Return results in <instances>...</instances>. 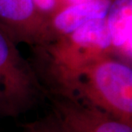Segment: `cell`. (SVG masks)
I'll return each instance as SVG.
<instances>
[{
    "label": "cell",
    "mask_w": 132,
    "mask_h": 132,
    "mask_svg": "<svg viewBox=\"0 0 132 132\" xmlns=\"http://www.w3.org/2000/svg\"><path fill=\"white\" fill-rule=\"evenodd\" d=\"M57 94L88 103L132 125V70L113 56L82 69Z\"/></svg>",
    "instance_id": "cell-1"
},
{
    "label": "cell",
    "mask_w": 132,
    "mask_h": 132,
    "mask_svg": "<svg viewBox=\"0 0 132 132\" xmlns=\"http://www.w3.org/2000/svg\"><path fill=\"white\" fill-rule=\"evenodd\" d=\"M52 72L60 91L79 71L102 57L113 56L105 18L91 21L46 46Z\"/></svg>",
    "instance_id": "cell-2"
},
{
    "label": "cell",
    "mask_w": 132,
    "mask_h": 132,
    "mask_svg": "<svg viewBox=\"0 0 132 132\" xmlns=\"http://www.w3.org/2000/svg\"><path fill=\"white\" fill-rule=\"evenodd\" d=\"M41 94L33 70L0 27V115L16 117L33 107Z\"/></svg>",
    "instance_id": "cell-3"
},
{
    "label": "cell",
    "mask_w": 132,
    "mask_h": 132,
    "mask_svg": "<svg viewBox=\"0 0 132 132\" xmlns=\"http://www.w3.org/2000/svg\"><path fill=\"white\" fill-rule=\"evenodd\" d=\"M53 116L68 132H132V125L70 96L52 99Z\"/></svg>",
    "instance_id": "cell-4"
},
{
    "label": "cell",
    "mask_w": 132,
    "mask_h": 132,
    "mask_svg": "<svg viewBox=\"0 0 132 132\" xmlns=\"http://www.w3.org/2000/svg\"><path fill=\"white\" fill-rule=\"evenodd\" d=\"M0 27L14 40L42 46L51 41L49 20L34 0H0Z\"/></svg>",
    "instance_id": "cell-5"
},
{
    "label": "cell",
    "mask_w": 132,
    "mask_h": 132,
    "mask_svg": "<svg viewBox=\"0 0 132 132\" xmlns=\"http://www.w3.org/2000/svg\"><path fill=\"white\" fill-rule=\"evenodd\" d=\"M112 2V0H90L62 7L49 19L50 43L91 21L104 19Z\"/></svg>",
    "instance_id": "cell-6"
},
{
    "label": "cell",
    "mask_w": 132,
    "mask_h": 132,
    "mask_svg": "<svg viewBox=\"0 0 132 132\" xmlns=\"http://www.w3.org/2000/svg\"><path fill=\"white\" fill-rule=\"evenodd\" d=\"M105 22L114 54L131 57L132 0H112Z\"/></svg>",
    "instance_id": "cell-7"
},
{
    "label": "cell",
    "mask_w": 132,
    "mask_h": 132,
    "mask_svg": "<svg viewBox=\"0 0 132 132\" xmlns=\"http://www.w3.org/2000/svg\"><path fill=\"white\" fill-rule=\"evenodd\" d=\"M23 132H68L56 118L48 116L24 125Z\"/></svg>",
    "instance_id": "cell-8"
},
{
    "label": "cell",
    "mask_w": 132,
    "mask_h": 132,
    "mask_svg": "<svg viewBox=\"0 0 132 132\" xmlns=\"http://www.w3.org/2000/svg\"><path fill=\"white\" fill-rule=\"evenodd\" d=\"M38 10L47 19L60 9L59 0H34Z\"/></svg>",
    "instance_id": "cell-9"
},
{
    "label": "cell",
    "mask_w": 132,
    "mask_h": 132,
    "mask_svg": "<svg viewBox=\"0 0 132 132\" xmlns=\"http://www.w3.org/2000/svg\"><path fill=\"white\" fill-rule=\"evenodd\" d=\"M59 4H60V8H61V0H59Z\"/></svg>",
    "instance_id": "cell-10"
}]
</instances>
